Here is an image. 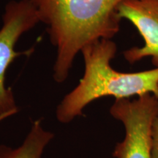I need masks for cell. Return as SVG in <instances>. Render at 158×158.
<instances>
[{"mask_svg":"<svg viewBox=\"0 0 158 158\" xmlns=\"http://www.w3.org/2000/svg\"><path fill=\"white\" fill-rule=\"evenodd\" d=\"M122 1L30 0L56 48L55 81L62 84L67 80L75 58L84 47L117 34L122 20L117 7Z\"/></svg>","mask_w":158,"mask_h":158,"instance_id":"1","label":"cell"},{"mask_svg":"<svg viewBox=\"0 0 158 158\" xmlns=\"http://www.w3.org/2000/svg\"><path fill=\"white\" fill-rule=\"evenodd\" d=\"M117 46L111 39H102L82 49L84 76L78 84L65 95L56 110V118L68 124L89 104L103 97L130 98L152 94L158 98V68L135 73H123L112 68Z\"/></svg>","mask_w":158,"mask_h":158,"instance_id":"2","label":"cell"},{"mask_svg":"<svg viewBox=\"0 0 158 158\" xmlns=\"http://www.w3.org/2000/svg\"><path fill=\"white\" fill-rule=\"evenodd\" d=\"M112 117L121 122L124 138L116 143L114 158H152L153 126L158 116V98L152 94L116 99L110 108Z\"/></svg>","mask_w":158,"mask_h":158,"instance_id":"3","label":"cell"},{"mask_svg":"<svg viewBox=\"0 0 158 158\" xmlns=\"http://www.w3.org/2000/svg\"><path fill=\"white\" fill-rule=\"evenodd\" d=\"M40 23L30 0H11L5 5L0 28V116L10 117L19 112L11 89L5 86V76L13 60L29 51H15L20 37Z\"/></svg>","mask_w":158,"mask_h":158,"instance_id":"4","label":"cell"},{"mask_svg":"<svg viewBox=\"0 0 158 158\" xmlns=\"http://www.w3.org/2000/svg\"><path fill=\"white\" fill-rule=\"evenodd\" d=\"M118 16L130 21L144 40L142 47H133L124 51L130 64L151 57L158 68V0H123L117 7Z\"/></svg>","mask_w":158,"mask_h":158,"instance_id":"5","label":"cell"},{"mask_svg":"<svg viewBox=\"0 0 158 158\" xmlns=\"http://www.w3.org/2000/svg\"><path fill=\"white\" fill-rule=\"evenodd\" d=\"M54 138L52 132L44 129L41 119H37L31 123L29 133L19 147L0 144V158H42L45 148Z\"/></svg>","mask_w":158,"mask_h":158,"instance_id":"6","label":"cell"},{"mask_svg":"<svg viewBox=\"0 0 158 158\" xmlns=\"http://www.w3.org/2000/svg\"><path fill=\"white\" fill-rule=\"evenodd\" d=\"M152 158H158V116L153 126Z\"/></svg>","mask_w":158,"mask_h":158,"instance_id":"7","label":"cell"},{"mask_svg":"<svg viewBox=\"0 0 158 158\" xmlns=\"http://www.w3.org/2000/svg\"><path fill=\"white\" fill-rule=\"evenodd\" d=\"M10 116H7V115H3V116H0V122H2L3 121V120H5V118H9Z\"/></svg>","mask_w":158,"mask_h":158,"instance_id":"8","label":"cell"}]
</instances>
